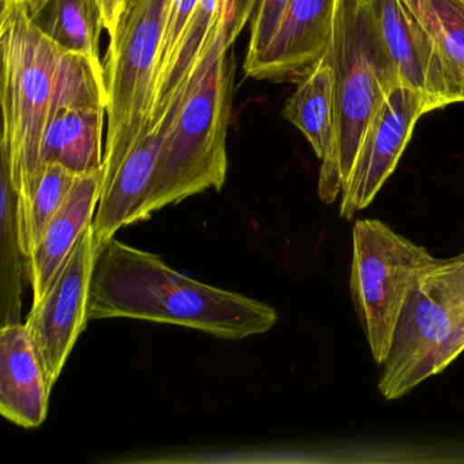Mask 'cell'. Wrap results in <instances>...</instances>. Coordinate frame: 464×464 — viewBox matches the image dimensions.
Segmentation results:
<instances>
[{
	"label": "cell",
	"instance_id": "1",
	"mask_svg": "<svg viewBox=\"0 0 464 464\" xmlns=\"http://www.w3.org/2000/svg\"><path fill=\"white\" fill-rule=\"evenodd\" d=\"M113 317L183 325L240 341L267 333L278 314L262 301L188 278L159 255L112 237L97 244L89 320Z\"/></svg>",
	"mask_w": 464,
	"mask_h": 464
},
{
	"label": "cell",
	"instance_id": "2",
	"mask_svg": "<svg viewBox=\"0 0 464 464\" xmlns=\"http://www.w3.org/2000/svg\"><path fill=\"white\" fill-rule=\"evenodd\" d=\"M2 111L0 145L17 192L18 214L42 175V145L55 104L62 53L23 5L2 0Z\"/></svg>",
	"mask_w": 464,
	"mask_h": 464
},
{
	"label": "cell",
	"instance_id": "3",
	"mask_svg": "<svg viewBox=\"0 0 464 464\" xmlns=\"http://www.w3.org/2000/svg\"><path fill=\"white\" fill-rule=\"evenodd\" d=\"M324 59L333 72L336 143L330 180L317 194L331 205L349 181L369 123L401 83L371 0H339Z\"/></svg>",
	"mask_w": 464,
	"mask_h": 464
},
{
	"label": "cell",
	"instance_id": "4",
	"mask_svg": "<svg viewBox=\"0 0 464 464\" xmlns=\"http://www.w3.org/2000/svg\"><path fill=\"white\" fill-rule=\"evenodd\" d=\"M233 81L235 64L227 53L189 94L162 135L156 169L138 222L146 221L167 206L224 187Z\"/></svg>",
	"mask_w": 464,
	"mask_h": 464
},
{
	"label": "cell",
	"instance_id": "5",
	"mask_svg": "<svg viewBox=\"0 0 464 464\" xmlns=\"http://www.w3.org/2000/svg\"><path fill=\"white\" fill-rule=\"evenodd\" d=\"M170 0H124L104 63L107 184L148 130L157 61Z\"/></svg>",
	"mask_w": 464,
	"mask_h": 464
},
{
	"label": "cell",
	"instance_id": "6",
	"mask_svg": "<svg viewBox=\"0 0 464 464\" xmlns=\"http://www.w3.org/2000/svg\"><path fill=\"white\" fill-rule=\"evenodd\" d=\"M439 260L379 219L355 221L350 289L377 365L387 360L407 301Z\"/></svg>",
	"mask_w": 464,
	"mask_h": 464
},
{
	"label": "cell",
	"instance_id": "7",
	"mask_svg": "<svg viewBox=\"0 0 464 464\" xmlns=\"http://www.w3.org/2000/svg\"><path fill=\"white\" fill-rule=\"evenodd\" d=\"M463 352L464 314L420 282L401 312L382 365L380 392L387 401L401 399Z\"/></svg>",
	"mask_w": 464,
	"mask_h": 464
},
{
	"label": "cell",
	"instance_id": "8",
	"mask_svg": "<svg viewBox=\"0 0 464 464\" xmlns=\"http://www.w3.org/2000/svg\"><path fill=\"white\" fill-rule=\"evenodd\" d=\"M97 240L88 227L42 300L32 304L25 327L53 391L89 320Z\"/></svg>",
	"mask_w": 464,
	"mask_h": 464
},
{
	"label": "cell",
	"instance_id": "9",
	"mask_svg": "<svg viewBox=\"0 0 464 464\" xmlns=\"http://www.w3.org/2000/svg\"><path fill=\"white\" fill-rule=\"evenodd\" d=\"M399 83L422 96L425 113L464 102V83L404 0H371Z\"/></svg>",
	"mask_w": 464,
	"mask_h": 464
},
{
	"label": "cell",
	"instance_id": "10",
	"mask_svg": "<svg viewBox=\"0 0 464 464\" xmlns=\"http://www.w3.org/2000/svg\"><path fill=\"white\" fill-rule=\"evenodd\" d=\"M423 108L422 96L412 89L399 85L390 92L366 129L349 181L342 191V218H354V214L373 202L395 172L415 124L425 115Z\"/></svg>",
	"mask_w": 464,
	"mask_h": 464
},
{
	"label": "cell",
	"instance_id": "11",
	"mask_svg": "<svg viewBox=\"0 0 464 464\" xmlns=\"http://www.w3.org/2000/svg\"><path fill=\"white\" fill-rule=\"evenodd\" d=\"M339 0H290L267 50L246 77L259 81H300L327 53Z\"/></svg>",
	"mask_w": 464,
	"mask_h": 464
},
{
	"label": "cell",
	"instance_id": "12",
	"mask_svg": "<svg viewBox=\"0 0 464 464\" xmlns=\"http://www.w3.org/2000/svg\"><path fill=\"white\" fill-rule=\"evenodd\" d=\"M51 390L34 342L23 323L0 330V412L25 429L47 418Z\"/></svg>",
	"mask_w": 464,
	"mask_h": 464
},
{
	"label": "cell",
	"instance_id": "13",
	"mask_svg": "<svg viewBox=\"0 0 464 464\" xmlns=\"http://www.w3.org/2000/svg\"><path fill=\"white\" fill-rule=\"evenodd\" d=\"M104 167L78 176L61 210L53 217L26 260V271L34 290V303L42 300L48 287L77 246L78 240L93 224L102 195Z\"/></svg>",
	"mask_w": 464,
	"mask_h": 464
},
{
	"label": "cell",
	"instance_id": "14",
	"mask_svg": "<svg viewBox=\"0 0 464 464\" xmlns=\"http://www.w3.org/2000/svg\"><path fill=\"white\" fill-rule=\"evenodd\" d=\"M161 142V132L150 131L143 135L115 176L102 187L92 224L97 244L115 237L121 227L137 224L156 169Z\"/></svg>",
	"mask_w": 464,
	"mask_h": 464
},
{
	"label": "cell",
	"instance_id": "15",
	"mask_svg": "<svg viewBox=\"0 0 464 464\" xmlns=\"http://www.w3.org/2000/svg\"><path fill=\"white\" fill-rule=\"evenodd\" d=\"M282 115L303 132L322 162L317 192L323 191L330 180L336 143L333 72L324 58L298 81Z\"/></svg>",
	"mask_w": 464,
	"mask_h": 464
},
{
	"label": "cell",
	"instance_id": "16",
	"mask_svg": "<svg viewBox=\"0 0 464 464\" xmlns=\"http://www.w3.org/2000/svg\"><path fill=\"white\" fill-rule=\"evenodd\" d=\"M105 108H53L42 145V161L56 162L81 176L104 167Z\"/></svg>",
	"mask_w": 464,
	"mask_h": 464
},
{
	"label": "cell",
	"instance_id": "17",
	"mask_svg": "<svg viewBox=\"0 0 464 464\" xmlns=\"http://www.w3.org/2000/svg\"><path fill=\"white\" fill-rule=\"evenodd\" d=\"M0 320L21 322L23 273L26 262L21 246L18 198L6 162L0 165Z\"/></svg>",
	"mask_w": 464,
	"mask_h": 464
},
{
	"label": "cell",
	"instance_id": "18",
	"mask_svg": "<svg viewBox=\"0 0 464 464\" xmlns=\"http://www.w3.org/2000/svg\"><path fill=\"white\" fill-rule=\"evenodd\" d=\"M227 2V0H199L186 31H184L183 37L179 43L175 56L168 66L161 82L154 92L153 108H151L150 121H149L146 134L153 131L164 118L168 107L186 81L189 70L194 66L195 61L205 44L206 37L210 34L211 28L224 10Z\"/></svg>",
	"mask_w": 464,
	"mask_h": 464
},
{
	"label": "cell",
	"instance_id": "19",
	"mask_svg": "<svg viewBox=\"0 0 464 464\" xmlns=\"http://www.w3.org/2000/svg\"><path fill=\"white\" fill-rule=\"evenodd\" d=\"M42 26L47 36L67 53H80L102 64L100 37L105 29L100 0H53Z\"/></svg>",
	"mask_w": 464,
	"mask_h": 464
},
{
	"label": "cell",
	"instance_id": "20",
	"mask_svg": "<svg viewBox=\"0 0 464 464\" xmlns=\"http://www.w3.org/2000/svg\"><path fill=\"white\" fill-rule=\"evenodd\" d=\"M78 175L56 162H44L42 175L29 197L28 203L18 214L21 246L26 260L39 246L45 229L61 210L77 181Z\"/></svg>",
	"mask_w": 464,
	"mask_h": 464
},
{
	"label": "cell",
	"instance_id": "21",
	"mask_svg": "<svg viewBox=\"0 0 464 464\" xmlns=\"http://www.w3.org/2000/svg\"><path fill=\"white\" fill-rule=\"evenodd\" d=\"M464 83V0H404Z\"/></svg>",
	"mask_w": 464,
	"mask_h": 464
},
{
	"label": "cell",
	"instance_id": "22",
	"mask_svg": "<svg viewBox=\"0 0 464 464\" xmlns=\"http://www.w3.org/2000/svg\"><path fill=\"white\" fill-rule=\"evenodd\" d=\"M420 282L440 300L464 314V254L439 260Z\"/></svg>",
	"mask_w": 464,
	"mask_h": 464
},
{
	"label": "cell",
	"instance_id": "23",
	"mask_svg": "<svg viewBox=\"0 0 464 464\" xmlns=\"http://www.w3.org/2000/svg\"><path fill=\"white\" fill-rule=\"evenodd\" d=\"M289 4L290 0H260L251 21V36L244 59V70L249 69L267 50L278 32Z\"/></svg>",
	"mask_w": 464,
	"mask_h": 464
},
{
	"label": "cell",
	"instance_id": "24",
	"mask_svg": "<svg viewBox=\"0 0 464 464\" xmlns=\"http://www.w3.org/2000/svg\"><path fill=\"white\" fill-rule=\"evenodd\" d=\"M198 4H199V0H170L167 21H165L164 34H162L161 44H160L154 92L161 82L168 66L175 56L179 43L183 37L184 31L188 25Z\"/></svg>",
	"mask_w": 464,
	"mask_h": 464
},
{
	"label": "cell",
	"instance_id": "25",
	"mask_svg": "<svg viewBox=\"0 0 464 464\" xmlns=\"http://www.w3.org/2000/svg\"><path fill=\"white\" fill-rule=\"evenodd\" d=\"M102 5V15H104L105 31L112 36L118 25L119 15H121V7L124 0H100Z\"/></svg>",
	"mask_w": 464,
	"mask_h": 464
},
{
	"label": "cell",
	"instance_id": "26",
	"mask_svg": "<svg viewBox=\"0 0 464 464\" xmlns=\"http://www.w3.org/2000/svg\"><path fill=\"white\" fill-rule=\"evenodd\" d=\"M9 2L23 5V6L28 9L29 14H31L34 20H37V17L50 6L53 0H9Z\"/></svg>",
	"mask_w": 464,
	"mask_h": 464
}]
</instances>
